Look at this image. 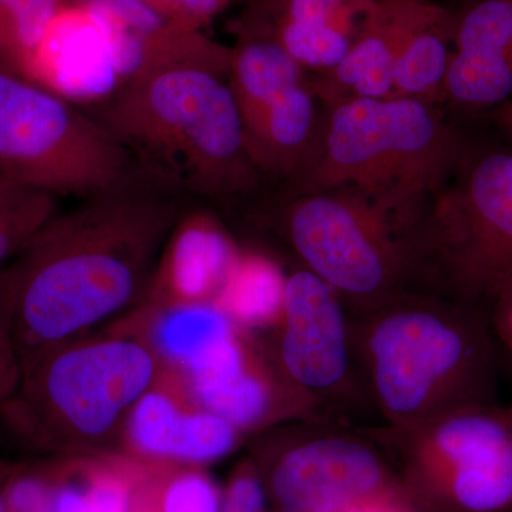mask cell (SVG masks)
Segmentation results:
<instances>
[{"label": "cell", "instance_id": "cell-1", "mask_svg": "<svg viewBox=\"0 0 512 512\" xmlns=\"http://www.w3.org/2000/svg\"><path fill=\"white\" fill-rule=\"evenodd\" d=\"M191 202L136 164L52 220L15 259L20 356L64 345L133 301Z\"/></svg>", "mask_w": 512, "mask_h": 512}, {"label": "cell", "instance_id": "cell-2", "mask_svg": "<svg viewBox=\"0 0 512 512\" xmlns=\"http://www.w3.org/2000/svg\"><path fill=\"white\" fill-rule=\"evenodd\" d=\"M353 355L383 429L495 402L497 357L487 313L423 291L348 311Z\"/></svg>", "mask_w": 512, "mask_h": 512}, {"label": "cell", "instance_id": "cell-3", "mask_svg": "<svg viewBox=\"0 0 512 512\" xmlns=\"http://www.w3.org/2000/svg\"><path fill=\"white\" fill-rule=\"evenodd\" d=\"M228 60H191L124 84L92 113L138 164L188 201L232 204L258 192Z\"/></svg>", "mask_w": 512, "mask_h": 512}, {"label": "cell", "instance_id": "cell-4", "mask_svg": "<svg viewBox=\"0 0 512 512\" xmlns=\"http://www.w3.org/2000/svg\"><path fill=\"white\" fill-rule=\"evenodd\" d=\"M464 158L434 104L406 97L348 100L329 107L311 156L289 184L291 194L353 192L416 225Z\"/></svg>", "mask_w": 512, "mask_h": 512}, {"label": "cell", "instance_id": "cell-5", "mask_svg": "<svg viewBox=\"0 0 512 512\" xmlns=\"http://www.w3.org/2000/svg\"><path fill=\"white\" fill-rule=\"evenodd\" d=\"M413 251V291L488 315L512 288V153L464 158L421 210Z\"/></svg>", "mask_w": 512, "mask_h": 512}, {"label": "cell", "instance_id": "cell-6", "mask_svg": "<svg viewBox=\"0 0 512 512\" xmlns=\"http://www.w3.org/2000/svg\"><path fill=\"white\" fill-rule=\"evenodd\" d=\"M278 228L302 268L338 293L348 311L413 288V222L362 195L289 194Z\"/></svg>", "mask_w": 512, "mask_h": 512}, {"label": "cell", "instance_id": "cell-7", "mask_svg": "<svg viewBox=\"0 0 512 512\" xmlns=\"http://www.w3.org/2000/svg\"><path fill=\"white\" fill-rule=\"evenodd\" d=\"M417 512L512 511V406L474 403L375 431Z\"/></svg>", "mask_w": 512, "mask_h": 512}, {"label": "cell", "instance_id": "cell-8", "mask_svg": "<svg viewBox=\"0 0 512 512\" xmlns=\"http://www.w3.org/2000/svg\"><path fill=\"white\" fill-rule=\"evenodd\" d=\"M136 164L92 113L0 70V174L53 197L96 194Z\"/></svg>", "mask_w": 512, "mask_h": 512}, {"label": "cell", "instance_id": "cell-9", "mask_svg": "<svg viewBox=\"0 0 512 512\" xmlns=\"http://www.w3.org/2000/svg\"><path fill=\"white\" fill-rule=\"evenodd\" d=\"M153 377V357L138 343L60 345L22 357L18 390L0 414L37 446L56 443L63 434L99 437L144 396Z\"/></svg>", "mask_w": 512, "mask_h": 512}, {"label": "cell", "instance_id": "cell-10", "mask_svg": "<svg viewBox=\"0 0 512 512\" xmlns=\"http://www.w3.org/2000/svg\"><path fill=\"white\" fill-rule=\"evenodd\" d=\"M274 512H348L380 500L410 501L376 433L305 421L255 464Z\"/></svg>", "mask_w": 512, "mask_h": 512}, {"label": "cell", "instance_id": "cell-11", "mask_svg": "<svg viewBox=\"0 0 512 512\" xmlns=\"http://www.w3.org/2000/svg\"><path fill=\"white\" fill-rule=\"evenodd\" d=\"M275 325L276 373L305 421L355 426L375 413L353 355L348 308L326 282L302 266L286 275Z\"/></svg>", "mask_w": 512, "mask_h": 512}, {"label": "cell", "instance_id": "cell-12", "mask_svg": "<svg viewBox=\"0 0 512 512\" xmlns=\"http://www.w3.org/2000/svg\"><path fill=\"white\" fill-rule=\"evenodd\" d=\"M92 13L109 43L119 89L151 72L191 60H227L231 52L153 8L146 0H70Z\"/></svg>", "mask_w": 512, "mask_h": 512}, {"label": "cell", "instance_id": "cell-13", "mask_svg": "<svg viewBox=\"0 0 512 512\" xmlns=\"http://www.w3.org/2000/svg\"><path fill=\"white\" fill-rule=\"evenodd\" d=\"M30 82L86 110L119 90L109 43L89 10L67 0L47 30Z\"/></svg>", "mask_w": 512, "mask_h": 512}, {"label": "cell", "instance_id": "cell-14", "mask_svg": "<svg viewBox=\"0 0 512 512\" xmlns=\"http://www.w3.org/2000/svg\"><path fill=\"white\" fill-rule=\"evenodd\" d=\"M444 96L461 107H500L512 99V0H484L461 20Z\"/></svg>", "mask_w": 512, "mask_h": 512}, {"label": "cell", "instance_id": "cell-15", "mask_svg": "<svg viewBox=\"0 0 512 512\" xmlns=\"http://www.w3.org/2000/svg\"><path fill=\"white\" fill-rule=\"evenodd\" d=\"M131 439L146 456L205 464L234 450L238 429L208 412L184 414L160 393L144 394L131 416Z\"/></svg>", "mask_w": 512, "mask_h": 512}, {"label": "cell", "instance_id": "cell-16", "mask_svg": "<svg viewBox=\"0 0 512 512\" xmlns=\"http://www.w3.org/2000/svg\"><path fill=\"white\" fill-rule=\"evenodd\" d=\"M185 208L175 225L167 262L171 291L202 303L220 293L239 252L207 212Z\"/></svg>", "mask_w": 512, "mask_h": 512}, {"label": "cell", "instance_id": "cell-17", "mask_svg": "<svg viewBox=\"0 0 512 512\" xmlns=\"http://www.w3.org/2000/svg\"><path fill=\"white\" fill-rule=\"evenodd\" d=\"M412 35L404 29H379L352 43L335 69L309 84L316 99L329 109L342 101L392 97L394 64Z\"/></svg>", "mask_w": 512, "mask_h": 512}, {"label": "cell", "instance_id": "cell-18", "mask_svg": "<svg viewBox=\"0 0 512 512\" xmlns=\"http://www.w3.org/2000/svg\"><path fill=\"white\" fill-rule=\"evenodd\" d=\"M228 80L245 127L272 100L305 82V76L275 39L255 36L231 52Z\"/></svg>", "mask_w": 512, "mask_h": 512}, {"label": "cell", "instance_id": "cell-19", "mask_svg": "<svg viewBox=\"0 0 512 512\" xmlns=\"http://www.w3.org/2000/svg\"><path fill=\"white\" fill-rule=\"evenodd\" d=\"M239 336L217 305L180 306L165 313L156 329L158 349L190 375L214 363Z\"/></svg>", "mask_w": 512, "mask_h": 512}, {"label": "cell", "instance_id": "cell-20", "mask_svg": "<svg viewBox=\"0 0 512 512\" xmlns=\"http://www.w3.org/2000/svg\"><path fill=\"white\" fill-rule=\"evenodd\" d=\"M285 279L265 256L239 252L214 305L239 325H274L284 305Z\"/></svg>", "mask_w": 512, "mask_h": 512}, {"label": "cell", "instance_id": "cell-21", "mask_svg": "<svg viewBox=\"0 0 512 512\" xmlns=\"http://www.w3.org/2000/svg\"><path fill=\"white\" fill-rule=\"evenodd\" d=\"M67 0H0V70L32 80L40 47Z\"/></svg>", "mask_w": 512, "mask_h": 512}, {"label": "cell", "instance_id": "cell-22", "mask_svg": "<svg viewBox=\"0 0 512 512\" xmlns=\"http://www.w3.org/2000/svg\"><path fill=\"white\" fill-rule=\"evenodd\" d=\"M141 471L126 466H90L60 471L55 512H130Z\"/></svg>", "mask_w": 512, "mask_h": 512}, {"label": "cell", "instance_id": "cell-23", "mask_svg": "<svg viewBox=\"0 0 512 512\" xmlns=\"http://www.w3.org/2000/svg\"><path fill=\"white\" fill-rule=\"evenodd\" d=\"M222 495L198 470L141 473L130 512H221Z\"/></svg>", "mask_w": 512, "mask_h": 512}, {"label": "cell", "instance_id": "cell-24", "mask_svg": "<svg viewBox=\"0 0 512 512\" xmlns=\"http://www.w3.org/2000/svg\"><path fill=\"white\" fill-rule=\"evenodd\" d=\"M450 59L443 37L427 30L413 33L394 64L392 97L431 104L444 99Z\"/></svg>", "mask_w": 512, "mask_h": 512}, {"label": "cell", "instance_id": "cell-25", "mask_svg": "<svg viewBox=\"0 0 512 512\" xmlns=\"http://www.w3.org/2000/svg\"><path fill=\"white\" fill-rule=\"evenodd\" d=\"M275 40L302 69L322 73L335 69L352 46L343 30L326 23L284 22Z\"/></svg>", "mask_w": 512, "mask_h": 512}, {"label": "cell", "instance_id": "cell-26", "mask_svg": "<svg viewBox=\"0 0 512 512\" xmlns=\"http://www.w3.org/2000/svg\"><path fill=\"white\" fill-rule=\"evenodd\" d=\"M56 210V197L30 190L0 210V268L12 262L36 237Z\"/></svg>", "mask_w": 512, "mask_h": 512}, {"label": "cell", "instance_id": "cell-27", "mask_svg": "<svg viewBox=\"0 0 512 512\" xmlns=\"http://www.w3.org/2000/svg\"><path fill=\"white\" fill-rule=\"evenodd\" d=\"M16 271L13 261L0 268V406L18 390L22 356L13 329Z\"/></svg>", "mask_w": 512, "mask_h": 512}, {"label": "cell", "instance_id": "cell-28", "mask_svg": "<svg viewBox=\"0 0 512 512\" xmlns=\"http://www.w3.org/2000/svg\"><path fill=\"white\" fill-rule=\"evenodd\" d=\"M60 471L62 468H12L5 484L8 512H55Z\"/></svg>", "mask_w": 512, "mask_h": 512}, {"label": "cell", "instance_id": "cell-29", "mask_svg": "<svg viewBox=\"0 0 512 512\" xmlns=\"http://www.w3.org/2000/svg\"><path fill=\"white\" fill-rule=\"evenodd\" d=\"M266 503L268 497L255 464H244L229 480L221 512H274L268 511Z\"/></svg>", "mask_w": 512, "mask_h": 512}, {"label": "cell", "instance_id": "cell-30", "mask_svg": "<svg viewBox=\"0 0 512 512\" xmlns=\"http://www.w3.org/2000/svg\"><path fill=\"white\" fill-rule=\"evenodd\" d=\"M153 8L188 28L201 30L224 6V0H146Z\"/></svg>", "mask_w": 512, "mask_h": 512}, {"label": "cell", "instance_id": "cell-31", "mask_svg": "<svg viewBox=\"0 0 512 512\" xmlns=\"http://www.w3.org/2000/svg\"><path fill=\"white\" fill-rule=\"evenodd\" d=\"M340 6L342 0H289L285 22L333 25Z\"/></svg>", "mask_w": 512, "mask_h": 512}, {"label": "cell", "instance_id": "cell-32", "mask_svg": "<svg viewBox=\"0 0 512 512\" xmlns=\"http://www.w3.org/2000/svg\"><path fill=\"white\" fill-rule=\"evenodd\" d=\"M488 318L495 340L500 342L512 360V288L498 296L491 306Z\"/></svg>", "mask_w": 512, "mask_h": 512}, {"label": "cell", "instance_id": "cell-33", "mask_svg": "<svg viewBox=\"0 0 512 512\" xmlns=\"http://www.w3.org/2000/svg\"><path fill=\"white\" fill-rule=\"evenodd\" d=\"M348 512H417L412 503L403 500H380L357 505Z\"/></svg>", "mask_w": 512, "mask_h": 512}, {"label": "cell", "instance_id": "cell-34", "mask_svg": "<svg viewBox=\"0 0 512 512\" xmlns=\"http://www.w3.org/2000/svg\"><path fill=\"white\" fill-rule=\"evenodd\" d=\"M32 190V188L25 187V185L15 183L5 175L0 174V210L8 207L16 200H19L22 195Z\"/></svg>", "mask_w": 512, "mask_h": 512}, {"label": "cell", "instance_id": "cell-35", "mask_svg": "<svg viewBox=\"0 0 512 512\" xmlns=\"http://www.w3.org/2000/svg\"><path fill=\"white\" fill-rule=\"evenodd\" d=\"M498 120L504 130H507L512 136V99L498 107Z\"/></svg>", "mask_w": 512, "mask_h": 512}, {"label": "cell", "instance_id": "cell-36", "mask_svg": "<svg viewBox=\"0 0 512 512\" xmlns=\"http://www.w3.org/2000/svg\"><path fill=\"white\" fill-rule=\"evenodd\" d=\"M12 467H5L0 464V512H8V504H6L5 484Z\"/></svg>", "mask_w": 512, "mask_h": 512}, {"label": "cell", "instance_id": "cell-37", "mask_svg": "<svg viewBox=\"0 0 512 512\" xmlns=\"http://www.w3.org/2000/svg\"><path fill=\"white\" fill-rule=\"evenodd\" d=\"M512 512V511H511Z\"/></svg>", "mask_w": 512, "mask_h": 512}]
</instances>
